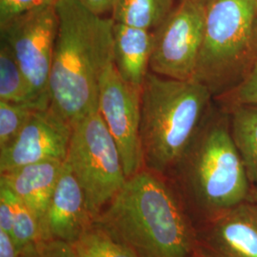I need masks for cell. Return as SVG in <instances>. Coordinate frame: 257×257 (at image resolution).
<instances>
[{
    "label": "cell",
    "mask_w": 257,
    "mask_h": 257,
    "mask_svg": "<svg viewBox=\"0 0 257 257\" xmlns=\"http://www.w3.org/2000/svg\"><path fill=\"white\" fill-rule=\"evenodd\" d=\"M63 167L62 161L48 160L0 173V183L33 211L40 229Z\"/></svg>",
    "instance_id": "4fadbf2b"
},
{
    "label": "cell",
    "mask_w": 257,
    "mask_h": 257,
    "mask_svg": "<svg viewBox=\"0 0 257 257\" xmlns=\"http://www.w3.org/2000/svg\"><path fill=\"white\" fill-rule=\"evenodd\" d=\"M17 196L7 186L0 183V230L11 232L16 214Z\"/></svg>",
    "instance_id": "cb8c5ba5"
},
{
    "label": "cell",
    "mask_w": 257,
    "mask_h": 257,
    "mask_svg": "<svg viewBox=\"0 0 257 257\" xmlns=\"http://www.w3.org/2000/svg\"><path fill=\"white\" fill-rule=\"evenodd\" d=\"M256 2H257V0H256Z\"/></svg>",
    "instance_id": "f546056e"
},
{
    "label": "cell",
    "mask_w": 257,
    "mask_h": 257,
    "mask_svg": "<svg viewBox=\"0 0 257 257\" xmlns=\"http://www.w3.org/2000/svg\"><path fill=\"white\" fill-rule=\"evenodd\" d=\"M170 178L195 225L249 199L253 185L232 138L227 110L214 103Z\"/></svg>",
    "instance_id": "3957f363"
},
{
    "label": "cell",
    "mask_w": 257,
    "mask_h": 257,
    "mask_svg": "<svg viewBox=\"0 0 257 257\" xmlns=\"http://www.w3.org/2000/svg\"><path fill=\"white\" fill-rule=\"evenodd\" d=\"M195 228L197 257H257V203L250 198Z\"/></svg>",
    "instance_id": "8fae6325"
},
{
    "label": "cell",
    "mask_w": 257,
    "mask_h": 257,
    "mask_svg": "<svg viewBox=\"0 0 257 257\" xmlns=\"http://www.w3.org/2000/svg\"><path fill=\"white\" fill-rule=\"evenodd\" d=\"M256 0H211L206 7L202 46L193 79L213 98L236 86L254 64Z\"/></svg>",
    "instance_id": "5b68a950"
},
{
    "label": "cell",
    "mask_w": 257,
    "mask_h": 257,
    "mask_svg": "<svg viewBox=\"0 0 257 257\" xmlns=\"http://www.w3.org/2000/svg\"><path fill=\"white\" fill-rule=\"evenodd\" d=\"M225 110L230 114L231 135L244 161L248 179L253 186L257 185V106L238 105Z\"/></svg>",
    "instance_id": "2e32d148"
},
{
    "label": "cell",
    "mask_w": 257,
    "mask_h": 257,
    "mask_svg": "<svg viewBox=\"0 0 257 257\" xmlns=\"http://www.w3.org/2000/svg\"><path fill=\"white\" fill-rule=\"evenodd\" d=\"M58 31L50 74V108L72 127L98 110L99 84L112 58L114 21L79 0H57Z\"/></svg>",
    "instance_id": "7a4b0ae2"
},
{
    "label": "cell",
    "mask_w": 257,
    "mask_h": 257,
    "mask_svg": "<svg viewBox=\"0 0 257 257\" xmlns=\"http://www.w3.org/2000/svg\"><path fill=\"white\" fill-rule=\"evenodd\" d=\"M205 19L206 7L193 0H180L154 31L150 71L172 79H193L202 46Z\"/></svg>",
    "instance_id": "ba28073f"
},
{
    "label": "cell",
    "mask_w": 257,
    "mask_h": 257,
    "mask_svg": "<svg viewBox=\"0 0 257 257\" xmlns=\"http://www.w3.org/2000/svg\"><path fill=\"white\" fill-rule=\"evenodd\" d=\"M72 132L52 108L37 110L19 136L0 149V173L48 160L65 162Z\"/></svg>",
    "instance_id": "30bf717a"
},
{
    "label": "cell",
    "mask_w": 257,
    "mask_h": 257,
    "mask_svg": "<svg viewBox=\"0 0 257 257\" xmlns=\"http://www.w3.org/2000/svg\"><path fill=\"white\" fill-rule=\"evenodd\" d=\"M19 257H76L74 247L64 241L39 239L19 252Z\"/></svg>",
    "instance_id": "7402d4cb"
},
{
    "label": "cell",
    "mask_w": 257,
    "mask_h": 257,
    "mask_svg": "<svg viewBox=\"0 0 257 257\" xmlns=\"http://www.w3.org/2000/svg\"><path fill=\"white\" fill-rule=\"evenodd\" d=\"M153 42L154 32L113 23V65L120 77L138 90L150 73Z\"/></svg>",
    "instance_id": "5bb4252c"
},
{
    "label": "cell",
    "mask_w": 257,
    "mask_h": 257,
    "mask_svg": "<svg viewBox=\"0 0 257 257\" xmlns=\"http://www.w3.org/2000/svg\"><path fill=\"white\" fill-rule=\"evenodd\" d=\"M88 9L98 16H103L110 12L116 0H79Z\"/></svg>",
    "instance_id": "484cf974"
},
{
    "label": "cell",
    "mask_w": 257,
    "mask_h": 257,
    "mask_svg": "<svg viewBox=\"0 0 257 257\" xmlns=\"http://www.w3.org/2000/svg\"><path fill=\"white\" fill-rule=\"evenodd\" d=\"M57 0H0V25L31 10L55 5Z\"/></svg>",
    "instance_id": "603a6c76"
},
{
    "label": "cell",
    "mask_w": 257,
    "mask_h": 257,
    "mask_svg": "<svg viewBox=\"0 0 257 257\" xmlns=\"http://www.w3.org/2000/svg\"><path fill=\"white\" fill-rule=\"evenodd\" d=\"M138 257H197L196 228L174 181L147 169L124 187L94 221Z\"/></svg>",
    "instance_id": "6da1fadb"
},
{
    "label": "cell",
    "mask_w": 257,
    "mask_h": 257,
    "mask_svg": "<svg viewBox=\"0 0 257 257\" xmlns=\"http://www.w3.org/2000/svg\"><path fill=\"white\" fill-rule=\"evenodd\" d=\"M213 105V95L202 83L150 71L140 92L143 168L170 178Z\"/></svg>",
    "instance_id": "277c9868"
},
{
    "label": "cell",
    "mask_w": 257,
    "mask_h": 257,
    "mask_svg": "<svg viewBox=\"0 0 257 257\" xmlns=\"http://www.w3.org/2000/svg\"><path fill=\"white\" fill-rule=\"evenodd\" d=\"M249 198H250L251 200H253V201H255V202L257 203V185L252 186V188H251V193H250V196H249Z\"/></svg>",
    "instance_id": "83f0119b"
},
{
    "label": "cell",
    "mask_w": 257,
    "mask_h": 257,
    "mask_svg": "<svg viewBox=\"0 0 257 257\" xmlns=\"http://www.w3.org/2000/svg\"><path fill=\"white\" fill-rule=\"evenodd\" d=\"M11 235L19 252L30 244L41 239V229L36 215L17 197L16 214Z\"/></svg>",
    "instance_id": "ffe728a7"
},
{
    "label": "cell",
    "mask_w": 257,
    "mask_h": 257,
    "mask_svg": "<svg viewBox=\"0 0 257 257\" xmlns=\"http://www.w3.org/2000/svg\"><path fill=\"white\" fill-rule=\"evenodd\" d=\"M73 247L76 257H138L132 248L95 222Z\"/></svg>",
    "instance_id": "ac0fdd59"
},
{
    "label": "cell",
    "mask_w": 257,
    "mask_h": 257,
    "mask_svg": "<svg viewBox=\"0 0 257 257\" xmlns=\"http://www.w3.org/2000/svg\"><path fill=\"white\" fill-rule=\"evenodd\" d=\"M0 100L28 104L42 109L7 43H0Z\"/></svg>",
    "instance_id": "e0dca14e"
},
{
    "label": "cell",
    "mask_w": 257,
    "mask_h": 257,
    "mask_svg": "<svg viewBox=\"0 0 257 257\" xmlns=\"http://www.w3.org/2000/svg\"><path fill=\"white\" fill-rule=\"evenodd\" d=\"M65 162L82 188L93 221L127 181L118 148L98 110L73 126Z\"/></svg>",
    "instance_id": "8992f818"
},
{
    "label": "cell",
    "mask_w": 257,
    "mask_h": 257,
    "mask_svg": "<svg viewBox=\"0 0 257 257\" xmlns=\"http://www.w3.org/2000/svg\"><path fill=\"white\" fill-rule=\"evenodd\" d=\"M213 100L216 106L224 110L238 105L257 106V63L236 86L214 97Z\"/></svg>",
    "instance_id": "44dd1931"
},
{
    "label": "cell",
    "mask_w": 257,
    "mask_h": 257,
    "mask_svg": "<svg viewBox=\"0 0 257 257\" xmlns=\"http://www.w3.org/2000/svg\"><path fill=\"white\" fill-rule=\"evenodd\" d=\"M193 1H195V2H197L198 4H200V5H202L204 7H207L210 3H211V0H193Z\"/></svg>",
    "instance_id": "f1b7e54d"
},
{
    "label": "cell",
    "mask_w": 257,
    "mask_h": 257,
    "mask_svg": "<svg viewBox=\"0 0 257 257\" xmlns=\"http://www.w3.org/2000/svg\"><path fill=\"white\" fill-rule=\"evenodd\" d=\"M175 0H116L111 19L123 25L156 31L175 9Z\"/></svg>",
    "instance_id": "9a60e30c"
},
{
    "label": "cell",
    "mask_w": 257,
    "mask_h": 257,
    "mask_svg": "<svg viewBox=\"0 0 257 257\" xmlns=\"http://www.w3.org/2000/svg\"><path fill=\"white\" fill-rule=\"evenodd\" d=\"M252 54L254 63H257V19L253 28V36H252Z\"/></svg>",
    "instance_id": "4316f807"
},
{
    "label": "cell",
    "mask_w": 257,
    "mask_h": 257,
    "mask_svg": "<svg viewBox=\"0 0 257 257\" xmlns=\"http://www.w3.org/2000/svg\"><path fill=\"white\" fill-rule=\"evenodd\" d=\"M57 31L55 4L31 10L0 25L1 40L12 50L42 109L50 107L49 80Z\"/></svg>",
    "instance_id": "52a82bcc"
},
{
    "label": "cell",
    "mask_w": 257,
    "mask_h": 257,
    "mask_svg": "<svg viewBox=\"0 0 257 257\" xmlns=\"http://www.w3.org/2000/svg\"><path fill=\"white\" fill-rule=\"evenodd\" d=\"M94 221L88 211L82 188L64 162L41 225V239L64 241L72 246Z\"/></svg>",
    "instance_id": "7c38bea8"
},
{
    "label": "cell",
    "mask_w": 257,
    "mask_h": 257,
    "mask_svg": "<svg viewBox=\"0 0 257 257\" xmlns=\"http://www.w3.org/2000/svg\"><path fill=\"white\" fill-rule=\"evenodd\" d=\"M19 250L11 233L0 230V257H19Z\"/></svg>",
    "instance_id": "d4e9b609"
},
{
    "label": "cell",
    "mask_w": 257,
    "mask_h": 257,
    "mask_svg": "<svg viewBox=\"0 0 257 257\" xmlns=\"http://www.w3.org/2000/svg\"><path fill=\"white\" fill-rule=\"evenodd\" d=\"M37 110L32 105L0 100V149L19 136Z\"/></svg>",
    "instance_id": "d6986e66"
},
{
    "label": "cell",
    "mask_w": 257,
    "mask_h": 257,
    "mask_svg": "<svg viewBox=\"0 0 257 257\" xmlns=\"http://www.w3.org/2000/svg\"><path fill=\"white\" fill-rule=\"evenodd\" d=\"M140 92L125 82L111 62L99 84L98 111L118 148L127 178L143 169Z\"/></svg>",
    "instance_id": "9c48e42d"
}]
</instances>
